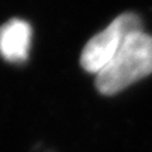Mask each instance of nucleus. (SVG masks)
Listing matches in <instances>:
<instances>
[{
  "label": "nucleus",
  "mask_w": 152,
  "mask_h": 152,
  "mask_svg": "<svg viewBox=\"0 0 152 152\" xmlns=\"http://www.w3.org/2000/svg\"><path fill=\"white\" fill-rule=\"evenodd\" d=\"M33 30L24 20L13 18L0 27V55L9 62L21 64L28 58Z\"/></svg>",
  "instance_id": "nucleus-3"
},
{
  "label": "nucleus",
  "mask_w": 152,
  "mask_h": 152,
  "mask_svg": "<svg viewBox=\"0 0 152 152\" xmlns=\"http://www.w3.org/2000/svg\"><path fill=\"white\" fill-rule=\"evenodd\" d=\"M141 30V20L138 16L132 13L118 16L110 23L109 27L87 41L80 55V65L85 71L97 75L113 59L125 38Z\"/></svg>",
  "instance_id": "nucleus-2"
},
{
  "label": "nucleus",
  "mask_w": 152,
  "mask_h": 152,
  "mask_svg": "<svg viewBox=\"0 0 152 152\" xmlns=\"http://www.w3.org/2000/svg\"><path fill=\"white\" fill-rule=\"evenodd\" d=\"M152 73V37L144 31L130 34L117 54L96 75L102 94L113 96Z\"/></svg>",
  "instance_id": "nucleus-1"
}]
</instances>
